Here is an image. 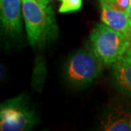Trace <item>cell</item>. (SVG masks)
I'll use <instances>...</instances> for the list:
<instances>
[{"instance_id": "1", "label": "cell", "mask_w": 131, "mask_h": 131, "mask_svg": "<svg viewBox=\"0 0 131 131\" xmlns=\"http://www.w3.org/2000/svg\"><path fill=\"white\" fill-rule=\"evenodd\" d=\"M22 11L31 46L45 45L56 38L58 27L51 6L43 7L37 0H22Z\"/></svg>"}, {"instance_id": "2", "label": "cell", "mask_w": 131, "mask_h": 131, "mask_svg": "<svg viewBox=\"0 0 131 131\" xmlns=\"http://www.w3.org/2000/svg\"><path fill=\"white\" fill-rule=\"evenodd\" d=\"M131 42L104 23L97 24L90 35V50L106 65H113L125 55Z\"/></svg>"}, {"instance_id": "3", "label": "cell", "mask_w": 131, "mask_h": 131, "mask_svg": "<svg viewBox=\"0 0 131 131\" xmlns=\"http://www.w3.org/2000/svg\"><path fill=\"white\" fill-rule=\"evenodd\" d=\"M37 117L24 95L11 98L2 103L0 108V130L24 131L37 123Z\"/></svg>"}, {"instance_id": "4", "label": "cell", "mask_w": 131, "mask_h": 131, "mask_svg": "<svg viewBox=\"0 0 131 131\" xmlns=\"http://www.w3.org/2000/svg\"><path fill=\"white\" fill-rule=\"evenodd\" d=\"M102 63L91 50H80L73 54L66 63V79L74 86L88 85L100 74Z\"/></svg>"}, {"instance_id": "5", "label": "cell", "mask_w": 131, "mask_h": 131, "mask_svg": "<svg viewBox=\"0 0 131 131\" xmlns=\"http://www.w3.org/2000/svg\"><path fill=\"white\" fill-rule=\"evenodd\" d=\"M1 24L5 32L11 36L22 31V0H0Z\"/></svg>"}, {"instance_id": "6", "label": "cell", "mask_w": 131, "mask_h": 131, "mask_svg": "<svg viewBox=\"0 0 131 131\" xmlns=\"http://www.w3.org/2000/svg\"><path fill=\"white\" fill-rule=\"evenodd\" d=\"M101 20L110 28L121 33L131 42V24L125 12L112 9L101 3Z\"/></svg>"}, {"instance_id": "7", "label": "cell", "mask_w": 131, "mask_h": 131, "mask_svg": "<svg viewBox=\"0 0 131 131\" xmlns=\"http://www.w3.org/2000/svg\"><path fill=\"white\" fill-rule=\"evenodd\" d=\"M112 66L114 83L121 93L131 98V58L125 55Z\"/></svg>"}, {"instance_id": "8", "label": "cell", "mask_w": 131, "mask_h": 131, "mask_svg": "<svg viewBox=\"0 0 131 131\" xmlns=\"http://www.w3.org/2000/svg\"><path fill=\"white\" fill-rule=\"evenodd\" d=\"M102 129L106 131H131V107L113 109L102 122Z\"/></svg>"}, {"instance_id": "9", "label": "cell", "mask_w": 131, "mask_h": 131, "mask_svg": "<svg viewBox=\"0 0 131 131\" xmlns=\"http://www.w3.org/2000/svg\"><path fill=\"white\" fill-rule=\"evenodd\" d=\"M61 2L58 12L61 13H66L74 12L80 9L82 5V0H59Z\"/></svg>"}, {"instance_id": "10", "label": "cell", "mask_w": 131, "mask_h": 131, "mask_svg": "<svg viewBox=\"0 0 131 131\" xmlns=\"http://www.w3.org/2000/svg\"><path fill=\"white\" fill-rule=\"evenodd\" d=\"M100 2L106 5L112 9L126 13L129 7L130 0H100Z\"/></svg>"}, {"instance_id": "11", "label": "cell", "mask_w": 131, "mask_h": 131, "mask_svg": "<svg viewBox=\"0 0 131 131\" xmlns=\"http://www.w3.org/2000/svg\"><path fill=\"white\" fill-rule=\"evenodd\" d=\"M37 1L43 7H48L52 2V0H37Z\"/></svg>"}, {"instance_id": "12", "label": "cell", "mask_w": 131, "mask_h": 131, "mask_svg": "<svg viewBox=\"0 0 131 131\" xmlns=\"http://www.w3.org/2000/svg\"><path fill=\"white\" fill-rule=\"evenodd\" d=\"M126 13L127 17H128V19H129V20H130V22L131 24V0H130V4H129L128 8L127 9Z\"/></svg>"}, {"instance_id": "13", "label": "cell", "mask_w": 131, "mask_h": 131, "mask_svg": "<svg viewBox=\"0 0 131 131\" xmlns=\"http://www.w3.org/2000/svg\"><path fill=\"white\" fill-rule=\"evenodd\" d=\"M125 56H128L129 58H131V45H130V47H128L127 50L125 52Z\"/></svg>"}, {"instance_id": "14", "label": "cell", "mask_w": 131, "mask_h": 131, "mask_svg": "<svg viewBox=\"0 0 131 131\" xmlns=\"http://www.w3.org/2000/svg\"><path fill=\"white\" fill-rule=\"evenodd\" d=\"M4 74H5V68H4V66L1 64V78H2Z\"/></svg>"}]
</instances>
